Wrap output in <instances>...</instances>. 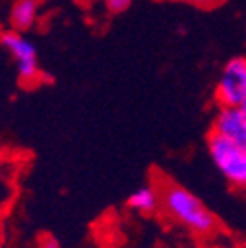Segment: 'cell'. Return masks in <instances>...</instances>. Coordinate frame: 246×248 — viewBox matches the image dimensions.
<instances>
[{
    "label": "cell",
    "instance_id": "8",
    "mask_svg": "<svg viewBox=\"0 0 246 248\" xmlns=\"http://www.w3.org/2000/svg\"><path fill=\"white\" fill-rule=\"evenodd\" d=\"M103 2L110 14H122L132 6V0H103Z\"/></svg>",
    "mask_w": 246,
    "mask_h": 248
},
{
    "label": "cell",
    "instance_id": "9",
    "mask_svg": "<svg viewBox=\"0 0 246 248\" xmlns=\"http://www.w3.org/2000/svg\"><path fill=\"white\" fill-rule=\"evenodd\" d=\"M179 2H185V4L201 8V10H211V8H217V6L225 4L227 0H179Z\"/></svg>",
    "mask_w": 246,
    "mask_h": 248
},
{
    "label": "cell",
    "instance_id": "13",
    "mask_svg": "<svg viewBox=\"0 0 246 248\" xmlns=\"http://www.w3.org/2000/svg\"><path fill=\"white\" fill-rule=\"evenodd\" d=\"M240 248H246V238L242 240V246H240Z\"/></svg>",
    "mask_w": 246,
    "mask_h": 248
},
{
    "label": "cell",
    "instance_id": "5",
    "mask_svg": "<svg viewBox=\"0 0 246 248\" xmlns=\"http://www.w3.org/2000/svg\"><path fill=\"white\" fill-rule=\"evenodd\" d=\"M213 132L246 150V114L240 107H219L213 116Z\"/></svg>",
    "mask_w": 246,
    "mask_h": 248
},
{
    "label": "cell",
    "instance_id": "11",
    "mask_svg": "<svg viewBox=\"0 0 246 248\" xmlns=\"http://www.w3.org/2000/svg\"><path fill=\"white\" fill-rule=\"evenodd\" d=\"M207 248H238V246H234L232 242H227V240H217V242H211Z\"/></svg>",
    "mask_w": 246,
    "mask_h": 248
},
{
    "label": "cell",
    "instance_id": "1",
    "mask_svg": "<svg viewBox=\"0 0 246 248\" xmlns=\"http://www.w3.org/2000/svg\"><path fill=\"white\" fill-rule=\"evenodd\" d=\"M158 189L162 199L160 209L175 225H179L189 234L203 240H209L215 234H219L221 223L217 219V215L201 201V197L189 191L185 185L164 179L158 183Z\"/></svg>",
    "mask_w": 246,
    "mask_h": 248
},
{
    "label": "cell",
    "instance_id": "7",
    "mask_svg": "<svg viewBox=\"0 0 246 248\" xmlns=\"http://www.w3.org/2000/svg\"><path fill=\"white\" fill-rule=\"evenodd\" d=\"M126 205L134 213H138V215H154V213L160 209V205H162L160 189L156 187V185H152V183L140 185L138 189H134L128 195Z\"/></svg>",
    "mask_w": 246,
    "mask_h": 248
},
{
    "label": "cell",
    "instance_id": "3",
    "mask_svg": "<svg viewBox=\"0 0 246 248\" xmlns=\"http://www.w3.org/2000/svg\"><path fill=\"white\" fill-rule=\"evenodd\" d=\"M0 46L12 57L16 73H18V81L22 85L34 87L42 81V65L38 59V49L26 34L16 32V30L10 28L0 34Z\"/></svg>",
    "mask_w": 246,
    "mask_h": 248
},
{
    "label": "cell",
    "instance_id": "2",
    "mask_svg": "<svg viewBox=\"0 0 246 248\" xmlns=\"http://www.w3.org/2000/svg\"><path fill=\"white\" fill-rule=\"evenodd\" d=\"M207 152L213 166L231 187L246 191V150L211 132L207 140Z\"/></svg>",
    "mask_w": 246,
    "mask_h": 248
},
{
    "label": "cell",
    "instance_id": "10",
    "mask_svg": "<svg viewBox=\"0 0 246 248\" xmlns=\"http://www.w3.org/2000/svg\"><path fill=\"white\" fill-rule=\"evenodd\" d=\"M36 248H59V242L53 236H42Z\"/></svg>",
    "mask_w": 246,
    "mask_h": 248
},
{
    "label": "cell",
    "instance_id": "6",
    "mask_svg": "<svg viewBox=\"0 0 246 248\" xmlns=\"http://www.w3.org/2000/svg\"><path fill=\"white\" fill-rule=\"evenodd\" d=\"M42 0H14V4L10 8V26L16 32L26 34L28 30H32L34 24L38 22Z\"/></svg>",
    "mask_w": 246,
    "mask_h": 248
},
{
    "label": "cell",
    "instance_id": "12",
    "mask_svg": "<svg viewBox=\"0 0 246 248\" xmlns=\"http://www.w3.org/2000/svg\"><path fill=\"white\" fill-rule=\"evenodd\" d=\"M240 110H242V112H244V114H246V99H244V101H242V105H240Z\"/></svg>",
    "mask_w": 246,
    "mask_h": 248
},
{
    "label": "cell",
    "instance_id": "4",
    "mask_svg": "<svg viewBox=\"0 0 246 248\" xmlns=\"http://www.w3.org/2000/svg\"><path fill=\"white\" fill-rule=\"evenodd\" d=\"M246 99V55H234L223 65L215 83V101L219 107H240Z\"/></svg>",
    "mask_w": 246,
    "mask_h": 248
}]
</instances>
